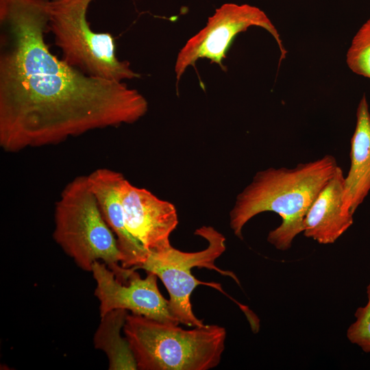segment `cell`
I'll list each match as a JSON object with an SVG mask.
<instances>
[{"label":"cell","mask_w":370,"mask_h":370,"mask_svg":"<svg viewBox=\"0 0 370 370\" xmlns=\"http://www.w3.org/2000/svg\"><path fill=\"white\" fill-rule=\"evenodd\" d=\"M49 0H0V146L15 153L131 124L148 103L123 82L88 75L50 51Z\"/></svg>","instance_id":"obj_1"},{"label":"cell","mask_w":370,"mask_h":370,"mask_svg":"<svg viewBox=\"0 0 370 370\" xmlns=\"http://www.w3.org/2000/svg\"><path fill=\"white\" fill-rule=\"evenodd\" d=\"M338 166L333 156L325 155L293 168L258 171L237 196L230 213L234 234L243 239V228L251 219L261 212H273L282 221L269 232L267 241L278 249H288L295 236L304 232V219L310 206Z\"/></svg>","instance_id":"obj_2"},{"label":"cell","mask_w":370,"mask_h":370,"mask_svg":"<svg viewBox=\"0 0 370 370\" xmlns=\"http://www.w3.org/2000/svg\"><path fill=\"white\" fill-rule=\"evenodd\" d=\"M140 370H208L219 365L226 330L217 325L184 330L128 314L123 329Z\"/></svg>","instance_id":"obj_3"},{"label":"cell","mask_w":370,"mask_h":370,"mask_svg":"<svg viewBox=\"0 0 370 370\" xmlns=\"http://www.w3.org/2000/svg\"><path fill=\"white\" fill-rule=\"evenodd\" d=\"M53 237L82 270L91 271L96 261L104 262L116 278L127 283L134 269L121 265L122 255L106 223L87 175L69 182L56 203Z\"/></svg>","instance_id":"obj_4"},{"label":"cell","mask_w":370,"mask_h":370,"mask_svg":"<svg viewBox=\"0 0 370 370\" xmlns=\"http://www.w3.org/2000/svg\"><path fill=\"white\" fill-rule=\"evenodd\" d=\"M92 1L49 0L48 30L61 51V58L95 77L117 82L140 77L129 62L117 58L112 35L91 29L87 13Z\"/></svg>","instance_id":"obj_5"},{"label":"cell","mask_w":370,"mask_h":370,"mask_svg":"<svg viewBox=\"0 0 370 370\" xmlns=\"http://www.w3.org/2000/svg\"><path fill=\"white\" fill-rule=\"evenodd\" d=\"M195 234L205 238L208 245L204 250L184 252L172 246L158 251L149 252L140 269L155 274L163 282L169 294V308L172 317L180 323L201 327L206 324L193 313L190 296L199 285H206L222 291L220 284L197 280L192 273L194 267L206 268L232 278L238 284L236 275L222 270L214 264L215 260L225 250V238L211 226H202Z\"/></svg>","instance_id":"obj_6"},{"label":"cell","mask_w":370,"mask_h":370,"mask_svg":"<svg viewBox=\"0 0 370 370\" xmlns=\"http://www.w3.org/2000/svg\"><path fill=\"white\" fill-rule=\"evenodd\" d=\"M251 26L267 30L279 47L280 59L285 58L286 50L280 35L262 10L248 4L227 3L216 10L206 25L191 37L178 53L175 65L177 80H180L188 66H194L200 58L209 59L225 70L223 60L234 38Z\"/></svg>","instance_id":"obj_7"},{"label":"cell","mask_w":370,"mask_h":370,"mask_svg":"<svg viewBox=\"0 0 370 370\" xmlns=\"http://www.w3.org/2000/svg\"><path fill=\"white\" fill-rule=\"evenodd\" d=\"M91 272L96 282L95 295L99 301L100 317L112 310L124 309L162 322L180 323L170 313L169 301L160 293L155 274L147 273L142 278L134 271L128 282L123 283L100 261L93 263Z\"/></svg>","instance_id":"obj_8"},{"label":"cell","mask_w":370,"mask_h":370,"mask_svg":"<svg viewBox=\"0 0 370 370\" xmlns=\"http://www.w3.org/2000/svg\"><path fill=\"white\" fill-rule=\"evenodd\" d=\"M120 197L128 231L148 252L171 246L169 236L178 224L173 204L132 185L125 178L121 185Z\"/></svg>","instance_id":"obj_9"},{"label":"cell","mask_w":370,"mask_h":370,"mask_svg":"<svg viewBox=\"0 0 370 370\" xmlns=\"http://www.w3.org/2000/svg\"><path fill=\"white\" fill-rule=\"evenodd\" d=\"M88 180L101 214L113 232L122 255L125 269H137L145 262L149 252L128 231L120 197V188L125 179L119 172L97 169L90 173Z\"/></svg>","instance_id":"obj_10"},{"label":"cell","mask_w":370,"mask_h":370,"mask_svg":"<svg viewBox=\"0 0 370 370\" xmlns=\"http://www.w3.org/2000/svg\"><path fill=\"white\" fill-rule=\"evenodd\" d=\"M345 175L338 166L319 192L304 219V234L320 244L334 243L353 223L344 207Z\"/></svg>","instance_id":"obj_11"},{"label":"cell","mask_w":370,"mask_h":370,"mask_svg":"<svg viewBox=\"0 0 370 370\" xmlns=\"http://www.w3.org/2000/svg\"><path fill=\"white\" fill-rule=\"evenodd\" d=\"M350 167L345 177L343 203L354 214L370 191V112L364 95L356 110V123L351 138Z\"/></svg>","instance_id":"obj_12"},{"label":"cell","mask_w":370,"mask_h":370,"mask_svg":"<svg viewBox=\"0 0 370 370\" xmlns=\"http://www.w3.org/2000/svg\"><path fill=\"white\" fill-rule=\"evenodd\" d=\"M127 310L116 309L101 317L95 334V347L104 352L108 358L110 370L138 369L130 344L121 336Z\"/></svg>","instance_id":"obj_13"},{"label":"cell","mask_w":370,"mask_h":370,"mask_svg":"<svg viewBox=\"0 0 370 370\" xmlns=\"http://www.w3.org/2000/svg\"><path fill=\"white\" fill-rule=\"evenodd\" d=\"M346 62L354 73L370 79V18L353 38L347 52Z\"/></svg>","instance_id":"obj_14"},{"label":"cell","mask_w":370,"mask_h":370,"mask_svg":"<svg viewBox=\"0 0 370 370\" xmlns=\"http://www.w3.org/2000/svg\"><path fill=\"white\" fill-rule=\"evenodd\" d=\"M367 302L355 312L356 321L347 332L349 341L360 347L363 352H370V282L367 286Z\"/></svg>","instance_id":"obj_15"}]
</instances>
